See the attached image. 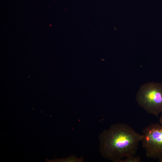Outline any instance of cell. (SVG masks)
I'll return each instance as SVG.
<instances>
[{"label": "cell", "mask_w": 162, "mask_h": 162, "mask_svg": "<svg viewBox=\"0 0 162 162\" xmlns=\"http://www.w3.org/2000/svg\"><path fill=\"white\" fill-rule=\"evenodd\" d=\"M142 134L124 123L112 125L99 136L100 151L102 156L115 162L134 156L141 141Z\"/></svg>", "instance_id": "6da1fadb"}, {"label": "cell", "mask_w": 162, "mask_h": 162, "mask_svg": "<svg viewBox=\"0 0 162 162\" xmlns=\"http://www.w3.org/2000/svg\"><path fill=\"white\" fill-rule=\"evenodd\" d=\"M138 105L148 113H162V83L151 82L142 85L136 96Z\"/></svg>", "instance_id": "7a4b0ae2"}, {"label": "cell", "mask_w": 162, "mask_h": 162, "mask_svg": "<svg viewBox=\"0 0 162 162\" xmlns=\"http://www.w3.org/2000/svg\"><path fill=\"white\" fill-rule=\"evenodd\" d=\"M159 162H162V158L159 159Z\"/></svg>", "instance_id": "8992f818"}, {"label": "cell", "mask_w": 162, "mask_h": 162, "mask_svg": "<svg viewBox=\"0 0 162 162\" xmlns=\"http://www.w3.org/2000/svg\"><path fill=\"white\" fill-rule=\"evenodd\" d=\"M141 160L139 156H132L126 158L122 160L120 162H140Z\"/></svg>", "instance_id": "277c9868"}, {"label": "cell", "mask_w": 162, "mask_h": 162, "mask_svg": "<svg viewBox=\"0 0 162 162\" xmlns=\"http://www.w3.org/2000/svg\"><path fill=\"white\" fill-rule=\"evenodd\" d=\"M141 141L148 158H162V126L152 124L146 127L142 131Z\"/></svg>", "instance_id": "3957f363"}, {"label": "cell", "mask_w": 162, "mask_h": 162, "mask_svg": "<svg viewBox=\"0 0 162 162\" xmlns=\"http://www.w3.org/2000/svg\"><path fill=\"white\" fill-rule=\"evenodd\" d=\"M159 122L160 124L162 126V113L160 118Z\"/></svg>", "instance_id": "5b68a950"}]
</instances>
